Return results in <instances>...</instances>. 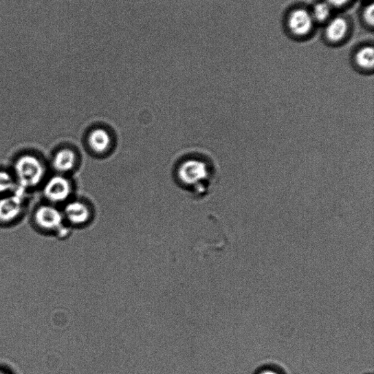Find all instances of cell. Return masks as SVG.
Here are the masks:
<instances>
[{"label":"cell","instance_id":"1","mask_svg":"<svg viewBox=\"0 0 374 374\" xmlns=\"http://www.w3.org/2000/svg\"><path fill=\"white\" fill-rule=\"evenodd\" d=\"M15 171L21 184L33 186L42 181L45 169L43 163L37 157L25 155L16 162Z\"/></svg>","mask_w":374,"mask_h":374},{"label":"cell","instance_id":"2","mask_svg":"<svg viewBox=\"0 0 374 374\" xmlns=\"http://www.w3.org/2000/svg\"><path fill=\"white\" fill-rule=\"evenodd\" d=\"M212 174L207 164L198 160H190L184 162L179 170V177L181 181L191 186L208 183L212 177Z\"/></svg>","mask_w":374,"mask_h":374},{"label":"cell","instance_id":"3","mask_svg":"<svg viewBox=\"0 0 374 374\" xmlns=\"http://www.w3.org/2000/svg\"><path fill=\"white\" fill-rule=\"evenodd\" d=\"M311 14L304 9H297L290 14L288 25L290 30L299 36L309 34L314 25Z\"/></svg>","mask_w":374,"mask_h":374},{"label":"cell","instance_id":"4","mask_svg":"<svg viewBox=\"0 0 374 374\" xmlns=\"http://www.w3.org/2000/svg\"><path fill=\"white\" fill-rule=\"evenodd\" d=\"M34 220L41 228L52 230L60 227L63 217L55 208L50 206H43L35 213Z\"/></svg>","mask_w":374,"mask_h":374},{"label":"cell","instance_id":"5","mask_svg":"<svg viewBox=\"0 0 374 374\" xmlns=\"http://www.w3.org/2000/svg\"><path fill=\"white\" fill-rule=\"evenodd\" d=\"M70 193L69 182L61 177H55L50 180L45 187V195L52 202H63Z\"/></svg>","mask_w":374,"mask_h":374},{"label":"cell","instance_id":"6","mask_svg":"<svg viewBox=\"0 0 374 374\" xmlns=\"http://www.w3.org/2000/svg\"><path fill=\"white\" fill-rule=\"evenodd\" d=\"M22 201L17 197H11L0 200V221L8 222L15 220L21 213Z\"/></svg>","mask_w":374,"mask_h":374},{"label":"cell","instance_id":"7","mask_svg":"<svg viewBox=\"0 0 374 374\" xmlns=\"http://www.w3.org/2000/svg\"><path fill=\"white\" fill-rule=\"evenodd\" d=\"M75 152L69 148H63L57 152L53 160V166L58 172H68L76 166Z\"/></svg>","mask_w":374,"mask_h":374},{"label":"cell","instance_id":"8","mask_svg":"<svg viewBox=\"0 0 374 374\" xmlns=\"http://www.w3.org/2000/svg\"><path fill=\"white\" fill-rule=\"evenodd\" d=\"M89 145L98 154H102L109 150L111 146V138L107 131L103 129H96L89 136Z\"/></svg>","mask_w":374,"mask_h":374},{"label":"cell","instance_id":"9","mask_svg":"<svg viewBox=\"0 0 374 374\" xmlns=\"http://www.w3.org/2000/svg\"><path fill=\"white\" fill-rule=\"evenodd\" d=\"M349 25L343 17H336L331 20L326 28V36L332 42L342 41L346 36Z\"/></svg>","mask_w":374,"mask_h":374},{"label":"cell","instance_id":"10","mask_svg":"<svg viewBox=\"0 0 374 374\" xmlns=\"http://www.w3.org/2000/svg\"><path fill=\"white\" fill-rule=\"evenodd\" d=\"M67 219L76 225L84 224L89 217V209L86 205L80 202H74L65 208Z\"/></svg>","mask_w":374,"mask_h":374},{"label":"cell","instance_id":"11","mask_svg":"<svg viewBox=\"0 0 374 374\" xmlns=\"http://www.w3.org/2000/svg\"><path fill=\"white\" fill-rule=\"evenodd\" d=\"M356 63L364 69H372L374 65V51L372 46H366L358 51L356 54Z\"/></svg>","mask_w":374,"mask_h":374},{"label":"cell","instance_id":"12","mask_svg":"<svg viewBox=\"0 0 374 374\" xmlns=\"http://www.w3.org/2000/svg\"><path fill=\"white\" fill-rule=\"evenodd\" d=\"M331 14V6L327 3H319L314 7L311 16L314 20L322 22L329 19Z\"/></svg>","mask_w":374,"mask_h":374},{"label":"cell","instance_id":"13","mask_svg":"<svg viewBox=\"0 0 374 374\" xmlns=\"http://www.w3.org/2000/svg\"><path fill=\"white\" fill-rule=\"evenodd\" d=\"M14 180L8 173L0 170V194L13 189Z\"/></svg>","mask_w":374,"mask_h":374},{"label":"cell","instance_id":"14","mask_svg":"<svg viewBox=\"0 0 374 374\" xmlns=\"http://www.w3.org/2000/svg\"><path fill=\"white\" fill-rule=\"evenodd\" d=\"M364 18L368 25L373 27L374 23V6L371 4L364 12Z\"/></svg>","mask_w":374,"mask_h":374},{"label":"cell","instance_id":"15","mask_svg":"<svg viewBox=\"0 0 374 374\" xmlns=\"http://www.w3.org/2000/svg\"><path fill=\"white\" fill-rule=\"evenodd\" d=\"M349 0H327V3L331 6L342 7L346 5Z\"/></svg>","mask_w":374,"mask_h":374},{"label":"cell","instance_id":"16","mask_svg":"<svg viewBox=\"0 0 374 374\" xmlns=\"http://www.w3.org/2000/svg\"><path fill=\"white\" fill-rule=\"evenodd\" d=\"M258 374H280L277 371L272 368H265L260 371Z\"/></svg>","mask_w":374,"mask_h":374},{"label":"cell","instance_id":"17","mask_svg":"<svg viewBox=\"0 0 374 374\" xmlns=\"http://www.w3.org/2000/svg\"><path fill=\"white\" fill-rule=\"evenodd\" d=\"M0 374H6V373H3V372H0Z\"/></svg>","mask_w":374,"mask_h":374}]
</instances>
